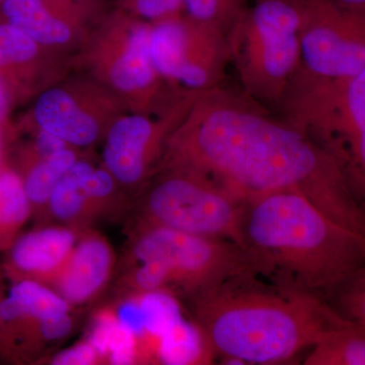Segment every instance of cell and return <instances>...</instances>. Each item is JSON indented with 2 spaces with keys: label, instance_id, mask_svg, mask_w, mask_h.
Instances as JSON below:
<instances>
[{
  "label": "cell",
  "instance_id": "cell-1",
  "mask_svg": "<svg viewBox=\"0 0 365 365\" xmlns=\"http://www.w3.org/2000/svg\"><path fill=\"white\" fill-rule=\"evenodd\" d=\"M162 167L200 175L244 202L297 192L365 237V207L333 158L263 106L220 86L199 95L172 132Z\"/></svg>",
  "mask_w": 365,
  "mask_h": 365
},
{
  "label": "cell",
  "instance_id": "cell-2",
  "mask_svg": "<svg viewBox=\"0 0 365 365\" xmlns=\"http://www.w3.org/2000/svg\"><path fill=\"white\" fill-rule=\"evenodd\" d=\"M244 274L191 299L209 356L245 364H284L349 319L325 299Z\"/></svg>",
  "mask_w": 365,
  "mask_h": 365
},
{
  "label": "cell",
  "instance_id": "cell-3",
  "mask_svg": "<svg viewBox=\"0 0 365 365\" xmlns=\"http://www.w3.org/2000/svg\"><path fill=\"white\" fill-rule=\"evenodd\" d=\"M242 239L258 276L323 299L365 266V237L294 191L245 201Z\"/></svg>",
  "mask_w": 365,
  "mask_h": 365
},
{
  "label": "cell",
  "instance_id": "cell-4",
  "mask_svg": "<svg viewBox=\"0 0 365 365\" xmlns=\"http://www.w3.org/2000/svg\"><path fill=\"white\" fill-rule=\"evenodd\" d=\"M277 109L333 158L365 207V67L336 81L299 71Z\"/></svg>",
  "mask_w": 365,
  "mask_h": 365
},
{
  "label": "cell",
  "instance_id": "cell-5",
  "mask_svg": "<svg viewBox=\"0 0 365 365\" xmlns=\"http://www.w3.org/2000/svg\"><path fill=\"white\" fill-rule=\"evenodd\" d=\"M304 0H254L227 33L230 63L245 95L276 108L302 66L300 28Z\"/></svg>",
  "mask_w": 365,
  "mask_h": 365
},
{
  "label": "cell",
  "instance_id": "cell-6",
  "mask_svg": "<svg viewBox=\"0 0 365 365\" xmlns=\"http://www.w3.org/2000/svg\"><path fill=\"white\" fill-rule=\"evenodd\" d=\"M130 259L153 264L165 294L189 299L237 276L258 275L251 255L237 242L141 222L132 235Z\"/></svg>",
  "mask_w": 365,
  "mask_h": 365
},
{
  "label": "cell",
  "instance_id": "cell-7",
  "mask_svg": "<svg viewBox=\"0 0 365 365\" xmlns=\"http://www.w3.org/2000/svg\"><path fill=\"white\" fill-rule=\"evenodd\" d=\"M144 197L140 222L237 242L245 248V202L195 173L163 169Z\"/></svg>",
  "mask_w": 365,
  "mask_h": 365
},
{
  "label": "cell",
  "instance_id": "cell-8",
  "mask_svg": "<svg viewBox=\"0 0 365 365\" xmlns=\"http://www.w3.org/2000/svg\"><path fill=\"white\" fill-rule=\"evenodd\" d=\"M150 53L165 81L194 93L220 86L230 63L227 34L186 14L155 21Z\"/></svg>",
  "mask_w": 365,
  "mask_h": 365
},
{
  "label": "cell",
  "instance_id": "cell-9",
  "mask_svg": "<svg viewBox=\"0 0 365 365\" xmlns=\"http://www.w3.org/2000/svg\"><path fill=\"white\" fill-rule=\"evenodd\" d=\"M11 284L0 302V355L21 364L33 361L48 346L71 334L72 307L37 281Z\"/></svg>",
  "mask_w": 365,
  "mask_h": 365
},
{
  "label": "cell",
  "instance_id": "cell-10",
  "mask_svg": "<svg viewBox=\"0 0 365 365\" xmlns=\"http://www.w3.org/2000/svg\"><path fill=\"white\" fill-rule=\"evenodd\" d=\"M299 39V71L309 78L344 79L365 67V13L304 0Z\"/></svg>",
  "mask_w": 365,
  "mask_h": 365
},
{
  "label": "cell",
  "instance_id": "cell-11",
  "mask_svg": "<svg viewBox=\"0 0 365 365\" xmlns=\"http://www.w3.org/2000/svg\"><path fill=\"white\" fill-rule=\"evenodd\" d=\"M200 93H192L179 103L170 118L155 123L132 115L120 118L109 127L103 150L105 169L118 184L135 186L148 176L153 163L163 155L165 143Z\"/></svg>",
  "mask_w": 365,
  "mask_h": 365
},
{
  "label": "cell",
  "instance_id": "cell-12",
  "mask_svg": "<svg viewBox=\"0 0 365 365\" xmlns=\"http://www.w3.org/2000/svg\"><path fill=\"white\" fill-rule=\"evenodd\" d=\"M81 230L57 225L21 234L6 252V277L11 282L28 279L51 287L68 260Z\"/></svg>",
  "mask_w": 365,
  "mask_h": 365
},
{
  "label": "cell",
  "instance_id": "cell-13",
  "mask_svg": "<svg viewBox=\"0 0 365 365\" xmlns=\"http://www.w3.org/2000/svg\"><path fill=\"white\" fill-rule=\"evenodd\" d=\"M96 7L93 0H6L0 19L40 46H58L72 39L76 26Z\"/></svg>",
  "mask_w": 365,
  "mask_h": 365
},
{
  "label": "cell",
  "instance_id": "cell-14",
  "mask_svg": "<svg viewBox=\"0 0 365 365\" xmlns=\"http://www.w3.org/2000/svg\"><path fill=\"white\" fill-rule=\"evenodd\" d=\"M114 266L115 253L109 241L100 232L85 228L50 287L72 307L81 306L102 292Z\"/></svg>",
  "mask_w": 365,
  "mask_h": 365
},
{
  "label": "cell",
  "instance_id": "cell-15",
  "mask_svg": "<svg viewBox=\"0 0 365 365\" xmlns=\"http://www.w3.org/2000/svg\"><path fill=\"white\" fill-rule=\"evenodd\" d=\"M33 118L38 128L59 137L69 146L86 148L102 133L97 118L64 88L41 93L34 105Z\"/></svg>",
  "mask_w": 365,
  "mask_h": 365
},
{
  "label": "cell",
  "instance_id": "cell-16",
  "mask_svg": "<svg viewBox=\"0 0 365 365\" xmlns=\"http://www.w3.org/2000/svg\"><path fill=\"white\" fill-rule=\"evenodd\" d=\"M151 26L138 23L128 29L123 47L110 63L108 79L115 90L140 93L153 90L162 78L150 53Z\"/></svg>",
  "mask_w": 365,
  "mask_h": 365
},
{
  "label": "cell",
  "instance_id": "cell-17",
  "mask_svg": "<svg viewBox=\"0 0 365 365\" xmlns=\"http://www.w3.org/2000/svg\"><path fill=\"white\" fill-rule=\"evenodd\" d=\"M41 47L20 29L0 19V78L6 83L11 100L29 91Z\"/></svg>",
  "mask_w": 365,
  "mask_h": 365
},
{
  "label": "cell",
  "instance_id": "cell-18",
  "mask_svg": "<svg viewBox=\"0 0 365 365\" xmlns=\"http://www.w3.org/2000/svg\"><path fill=\"white\" fill-rule=\"evenodd\" d=\"M78 160L76 153L69 148L45 158L37 157L26 150L18 173L32 205L33 215H42L47 211L50 197L57 182Z\"/></svg>",
  "mask_w": 365,
  "mask_h": 365
},
{
  "label": "cell",
  "instance_id": "cell-19",
  "mask_svg": "<svg viewBox=\"0 0 365 365\" xmlns=\"http://www.w3.org/2000/svg\"><path fill=\"white\" fill-rule=\"evenodd\" d=\"M88 162L78 160L53 190L47 212L63 225L85 230L97 220L86 196L81 177Z\"/></svg>",
  "mask_w": 365,
  "mask_h": 365
},
{
  "label": "cell",
  "instance_id": "cell-20",
  "mask_svg": "<svg viewBox=\"0 0 365 365\" xmlns=\"http://www.w3.org/2000/svg\"><path fill=\"white\" fill-rule=\"evenodd\" d=\"M32 215L21 175L6 163L0 170V253L11 248Z\"/></svg>",
  "mask_w": 365,
  "mask_h": 365
},
{
  "label": "cell",
  "instance_id": "cell-21",
  "mask_svg": "<svg viewBox=\"0 0 365 365\" xmlns=\"http://www.w3.org/2000/svg\"><path fill=\"white\" fill-rule=\"evenodd\" d=\"M306 365H365V329L351 321L331 329L309 349Z\"/></svg>",
  "mask_w": 365,
  "mask_h": 365
},
{
  "label": "cell",
  "instance_id": "cell-22",
  "mask_svg": "<svg viewBox=\"0 0 365 365\" xmlns=\"http://www.w3.org/2000/svg\"><path fill=\"white\" fill-rule=\"evenodd\" d=\"M118 182L106 169H95L90 163L86 165L81 185L85 190L96 218L114 215L121 210V197L117 191Z\"/></svg>",
  "mask_w": 365,
  "mask_h": 365
},
{
  "label": "cell",
  "instance_id": "cell-23",
  "mask_svg": "<svg viewBox=\"0 0 365 365\" xmlns=\"http://www.w3.org/2000/svg\"><path fill=\"white\" fill-rule=\"evenodd\" d=\"M187 16L225 34L247 6V0H182Z\"/></svg>",
  "mask_w": 365,
  "mask_h": 365
},
{
  "label": "cell",
  "instance_id": "cell-24",
  "mask_svg": "<svg viewBox=\"0 0 365 365\" xmlns=\"http://www.w3.org/2000/svg\"><path fill=\"white\" fill-rule=\"evenodd\" d=\"M334 294H337L336 311L365 329V266L345 281Z\"/></svg>",
  "mask_w": 365,
  "mask_h": 365
},
{
  "label": "cell",
  "instance_id": "cell-25",
  "mask_svg": "<svg viewBox=\"0 0 365 365\" xmlns=\"http://www.w3.org/2000/svg\"><path fill=\"white\" fill-rule=\"evenodd\" d=\"M126 4L141 18L153 21L181 14L182 0H126Z\"/></svg>",
  "mask_w": 365,
  "mask_h": 365
},
{
  "label": "cell",
  "instance_id": "cell-26",
  "mask_svg": "<svg viewBox=\"0 0 365 365\" xmlns=\"http://www.w3.org/2000/svg\"><path fill=\"white\" fill-rule=\"evenodd\" d=\"M103 364L95 346L90 341L72 346L55 355L51 359V364L56 365H91Z\"/></svg>",
  "mask_w": 365,
  "mask_h": 365
},
{
  "label": "cell",
  "instance_id": "cell-27",
  "mask_svg": "<svg viewBox=\"0 0 365 365\" xmlns=\"http://www.w3.org/2000/svg\"><path fill=\"white\" fill-rule=\"evenodd\" d=\"M11 100V93L7 90L6 83L0 78V123H4L9 116Z\"/></svg>",
  "mask_w": 365,
  "mask_h": 365
},
{
  "label": "cell",
  "instance_id": "cell-28",
  "mask_svg": "<svg viewBox=\"0 0 365 365\" xmlns=\"http://www.w3.org/2000/svg\"><path fill=\"white\" fill-rule=\"evenodd\" d=\"M330 1L350 11L365 13V0H330Z\"/></svg>",
  "mask_w": 365,
  "mask_h": 365
},
{
  "label": "cell",
  "instance_id": "cell-29",
  "mask_svg": "<svg viewBox=\"0 0 365 365\" xmlns=\"http://www.w3.org/2000/svg\"><path fill=\"white\" fill-rule=\"evenodd\" d=\"M4 123H0V170L6 165V129L4 127Z\"/></svg>",
  "mask_w": 365,
  "mask_h": 365
},
{
  "label": "cell",
  "instance_id": "cell-30",
  "mask_svg": "<svg viewBox=\"0 0 365 365\" xmlns=\"http://www.w3.org/2000/svg\"><path fill=\"white\" fill-rule=\"evenodd\" d=\"M1 299H2V294H0V302H1Z\"/></svg>",
  "mask_w": 365,
  "mask_h": 365
},
{
  "label": "cell",
  "instance_id": "cell-31",
  "mask_svg": "<svg viewBox=\"0 0 365 365\" xmlns=\"http://www.w3.org/2000/svg\"><path fill=\"white\" fill-rule=\"evenodd\" d=\"M4 1H6V0H0V4H1Z\"/></svg>",
  "mask_w": 365,
  "mask_h": 365
}]
</instances>
